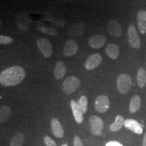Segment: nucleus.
I'll return each mask as SVG.
<instances>
[{
	"mask_svg": "<svg viewBox=\"0 0 146 146\" xmlns=\"http://www.w3.org/2000/svg\"><path fill=\"white\" fill-rule=\"evenodd\" d=\"M26 72L21 66L10 67L6 68L0 73V83L3 86H16L25 79Z\"/></svg>",
	"mask_w": 146,
	"mask_h": 146,
	"instance_id": "obj_1",
	"label": "nucleus"
},
{
	"mask_svg": "<svg viewBox=\"0 0 146 146\" xmlns=\"http://www.w3.org/2000/svg\"><path fill=\"white\" fill-rule=\"evenodd\" d=\"M117 89L120 94H127L132 86V80L127 74H121L118 77Z\"/></svg>",
	"mask_w": 146,
	"mask_h": 146,
	"instance_id": "obj_2",
	"label": "nucleus"
},
{
	"mask_svg": "<svg viewBox=\"0 0 146 146\" xmlns=\"http://www.w3.org/2000/svg\"><path fill=\"white\" fill-rule=\"evenodd\" d=\"M81 85V81L77 77L70 76L67 77L62 84V91L67 95L74 92Z\"/></svg>",
	"mask_w": 146,
	"mask_h": 146,
	"instance_id": "obj_3",
	"label": "nucleus"
},
{
	"mask_svg": "<svg viewBox=\"0 0 146 146\" xmlns=\"http://www.w3.org/2000/svg\"><path fill=\"white\" fill-rule=\"evenodd\" d=\"M89 123L93 135L100 136L102 134L104 128V123L102 118L97 116H92L89 118Z\"/></svg>",
	"mask_w": 146,
	"mask_h": 146,
	"instance_id": "obj_4",
	"label": "nucleus"
},
{
	"mask_svg": "<svg viewBox=\"0 0 146 146\" xmlns=\"http://www.w3.org/2000/svg\"><path fill=\"white\" fill-rule=\"evenodd\" d=\"M110 102L108 97L105 95H100L95 101V108L98 112L104 113L109 109Z\"/></svg>",
	"mask_w": 146,
	"mask_h": 146,
	"instance_id": "obj_5",
	"label": "nucleus"
},
{
	"mask_svg": "<svg viewBox=\"0 0 146 146\" xmlns=\"http://www.w3.org/2000/svg\"><path fill=\"white\" fill-rule=\"evenodd\" d=\"M36 45L42 54L45 58H50L53 52L52 45L48 40L45 38H41L36 41Z\"/></svg>",
	"mask_w": 146,
	"mask_h": 146,
	"instance_id": "obj_6",
	"label": "nucleus"
},
{
	"mask_svg": "<svg viewBox=\"0 0 146 146\" xmlns=\"http://www.w3.org/2000/svg\"><path fill=\"white\" fill-rule=\"evenodd\" d=\"M127 33L128 37H129V44L131 45V46L135 49L140 48V46H141L140 39L138 36L135 27L133 26V25H130L128 28Z\"/></svg>",
	"mask_w": 146,
	"mask_h": 146,
	"instance_id": "obj_7",
	"label": "nucleus"
},
{
	"mask_svg": "<svg viewBox=\"0 0 146 146\" xmlns=\"http://www.w3.org/2000/svg\"><path fill=\"white\" fill-rule=\"evenodd\" d=\"M102 62V56L99 54H94L91 55L85 61L84 66L85 68L88 70H93L98 67Z\"/></svg>",
	"mask_w": 146,
	"mask_h": 146,
	"instance_id": "obj_8",
	"label": "nucleus"
},
{
	"mask_svg": "<svg viewBox=\"0 0 146 146\" xmlns=\"http://www.w3.org/2000/svg\"><path fill=\"white\" fill-rule=\"evenodd\" d=\"M105 36L103 35H96L91 36L89 39V44L94 49H100L104 46L106 43Z\"/></svg>",
	"mask_w": 146,
	"mask_h": 146,
	"instance_id": "obj_9",
	"label": "nucleus"
},
{
	"mask_svg": "<svg viewBox=\"0 0 146 146\" xmlns=\"http://www.w3.org/2000/svg\"><path fill=\"white\" fill-rule=\"evenodd\" d=\"M107 28L110 34L114 37H118L121 36L123 29L118 22L116 21H110L107 25Z\"/></svg>",
	"mask_w": 146,
	"mask_h": 146,
	"instance_id": "obj_10",
	"label": "nucleus"
},
{
	"mask_svg": "<svg viewBox=\"0 0 146 146\" xmlns=\"http://www.w3.org/2000/svg\"><path fill=\"white\" fill-rule=\"evenodd\" d=\"M124 126L127 129L132 131V132L136 133V134L141 135L143 133V127L141 124L135 120L127 119L125 121Z\"/></svg>",
	"mask_w": 146,
	"mask_h": 146,
	"instance_id": "obj_11",
	"label": "nucleus"
},
{
	"mask_svg": "<svg viewBox=\"0 0 146 146\" xmlns=\"http://www.w3.org/2000/svg\"><path fill=\"white\" fill-rule=\"evenodd\" d=\"M70 106L76 122L78 124H81L83 122V112H82L81 108L78 106V102L73 100H71Z\"/></svg>",
	"mask_w": 146,
	"mask_h": 146,
	"instance_id": "obj_12",
	"label": "nucleus"
},
{
	"mask_svg": "<svg viewBox=\"0 0 146 146\" xmlns=\"http://www.w3.org/2000/svg\"><path fill=\"white\" fill-rule=\"evenodd\" d=\"M51 129L55 137L58 138H62L64 135V131L62 126L57 118H52L51 120Z\"/></svg>",
	"mask_w": 146,
	"mask_h": 146,
	"instance_id": "obj_13",
	"label": "nucleus"
},
{
	"mask_svg": "<svg viewBox=\"0 0 146 146\" xmlns=\"http://www.w3.org/2000/svg\"><path fill=\"white\" fill-rule=\"evenodd\" d=\"M78 45L76 42L74 40H69L66 42L64 45L63 50V54L65 56L69 57V56H73L76 54L78 51Z\"/></svg>",
	"mask_w": 146,
	"mask_h": 146,
	"instance_id": "obj_14",
	"label": "nucleus"
},
{
	"mask_svg": "<svg viewBox=\"0 0 146 146\" xmlns=\"http://www.w3.org/2000/svg\"><path fill=\"white\" fill-rule=\"evenodd\" d=\"M105 51L108 56L113 60H116L119 56V47L117 45L114 44V43H109L106 47Z\"/></svg>",
	"mask_w": 146,
	"mask_h": 146,
	"instance_id": "obj_15",
	"label": "nucleus"
},
{
	"mask_svg": "<svg viewBox=\"0 0 146 146\" xmlns=\"http://www.w3.org/2000/svg\"><path fill=\"white\" fill-rule=\"evenodd\" d=\"M139 30L141 33H146V11L141 10L137 14Z\"/></svg>",
	"mask_w": 146,
	"mask_h": 146,
	"instance_id": "obj_16",
	"label": "nucleus"
},
{
	"mask_svg": "<svg viewBox=\"0 0 146 146\" xmlns=\"http://www.w3.org/2000/svg\"><path fill=\"white\" fill-rule=\"evenodd\" d=\"M69 34L72 36L81 35L85 32V25L82 23H76L72 25L69 29Z\"/></svg>",
	"mask_w": 146,
	"mask_h": 146,
	"instance_id": "obj_17",
	"label": "nucleus"
},
{
	"mask_svg": "<svg viewBox=\"0 0 146 146\" xmlns=\"http://www.w3.org/2000/svg\"><path fill=\"white\" fill-rule=\"evenodd\" d=\"M66 66L63 62L58 61L56 64L54 70V76L56 79H62L66 74Z\"/></svg>",
	"mask_w": 146,
	"mask_h": 146,
	"instance_id": "obj_18",
	"label": "nucleus"
},
{
	"mask_svg": "<svg viewBox=\"0 0 146 146\" xmlns=\"http://www.w3.org/2000/svg\"><path fill=\"white\" fill-rule=\"evenodd\" d=\"M141 107V98L138 95H135L131 98L129 104V111L131 113H135Z\"/></svg>",
	"mask_w": 146,
	"mask_h": 146,
	"instance_id": "obj_19",
	"label": "nucleus"
},
{
	"mask_svg": "<svg viewBox=\"0 0 146 146\" xmlns=\"http://www.w3.org/2000/svg\"><path fill=\"white\" fill-rule=\"evenodd\" d=\"M12 109L8 106H1L0 108V122L5 123L10 117Z\"/></svg>",
	"mask_w": 146,
	"mask_h": 146,
	"instance_id": "obj_20",
	"label": "nucleus"
},
{
	"mask_svg": "<svg viewBox=\"0 0 146 146\" xmlns=\"http://www.w3.org/2000/svg\"><path fill=\"white\" fill-rule=\"evenodd\" d=\"M137 81L140 88H143L146 85V71L143 68H140L137 74Z\"/></svg>",
	"mask_w": 146,
	"mask_h": 146,
	"instance_id": "obj_21",
	"label": "nucleus"
},
{
	"mask_svg": "<svg viewBox=\"0 0 146 146\" xmlns=\"http://www.w3.org/2000/svg\"><path fill=\"white\" fill-rule=\"evenodd\" d=\"M125 119L122 116H117L116 119H115L114 123H113L112 125L110 126V129L112 132H116L119 131L121 129L122 127L124 125L125 123Z\"/></svg>",
	"mask_w": 146,
	"mask_h": 146,
	"instance_id": "obj_22",
	"label": "nucleus"
},
{
	"mask_svg": "<svg viewBox=\"0 0 146 146\" xmlns=\"http://www.w3.org/2000/svg\"><path fill=\"white\" fill-rule=\"evenodd\" d=\"M25 141V137L23 133H17L13 137L10 142V146H22Z\"/></svg>",
	"mask_w": 146,
	"mask_h": 146,
	"instance_id": "obj_23",
	"label": "nucleus"
},
{
	"mask_svg": "<svg viewBox=\"0 0 146 146\" xmlns=\"http://www.w3.org/2000/svg\"><path fill=\"white\" fill-rule=\"evenodd\" d=\"M78 104L83 114H85L87 111V105H88V100H87V97L85 96H81L78 100Z\"/></svg>",
	"mask_w": 146,
	"mask_h": 146,
	"instance_id": "obj_24",
	"label": "nucleus"
},
{
	"mask_svg": "<svg viewBox=\"0 0 146 146\" xmlns=\"http://www.w3.org/2000/svg\"><path fill=\"white\" fill-rule=\"evenodd\" d=\"M12 42H13V39L10 36L0 35V43H1V45L10 44V43H12Z\"/></svg>",
	"mask_w": 146,
	"mask_h": 146,
	"instance_id": "obj_25",
	"label": "nucleus"
},
{
	"mask_svg": "<svg viewBox=\"0 0 146 146\" xmlns=\"http://www.w3.org/2000/svg\"><path fill=\"white\" fill-rule=\"evenodd\" d=\"M44 142L46 146H57L56 142L49 136L44 137Z\"/></svg>",
	"mask_w": 146,
	"mask_h": 146,
	"instance_id": "obj_26",
	"label": "nucleus"
},
{
	"mask_svg": "<svg viewBox=\"0 0 146 146\" xmlns=\"http://www.w3.org/2000/svg\"><path fill=\"white\" fill-rule=\"evenodd\" d=\"M73 143H74V146H83V141H82L81 139L77 135L74 136Z\"/></svg>",
	"mask_w": 146,
	"mask_h": 146,
	"instance_id": "obj_27",
	"label": "nucleus"
},
{
	"mask_svg": "<svg viewBox=\"0 0 146 146\" xmlns=\"http://www.w3.org/2000/svg\"><path fill=\"white\" fill-rule=\"evenodd\" d=\"M106 146H123V145L118 141H112L107 143L106 144Z\"/></svg>",
	"mask_w": 146,
	"mask_h": 146,
	"instance_id": "obj_28",
	"label": "nucleus"
},
{
	"mask_svg": "<svg viewBox=\"0 0 146 146\" xmlns=\"http://www.w3.org/2000/svg\"><path fill=\"white\" fill-rule=\"evenodd\" d=\"M143 146H146V133L144 135L143 140Z\"/></svg>",
	"mask_w": 146,
	"mask_h": 146,
	"instance_id": "obj_29",
	"label": "nucleus"
},
{
	"mask_svg": "<svg viewBox=\"0 0 146 146\" xmlns=\"http://www.w3.org/2000/svg\"><path fill=\"white\" fill-rule=\"evenodd\" d=\"M62 146H68V145H67V144H66V143H64V144H62Z\"/></svg>",
	"mask_w": 146,
	"mask_h": 146,
	"instance_id": "obj_30",
	"label": "nucleus"
}]
</instances>
